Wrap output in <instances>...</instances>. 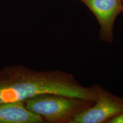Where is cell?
<instances>
[{"label": "cell", "instance_id": "1", "mask_svg": "<svg viewBox=\"0 0 123 123\" xmlns=\"http://www.w3.org/2000/svg\"><path fill=\"white\" fill-rule=\"evenodd\" d=\"M101 87H85L64 71H37L22 65L6 66L0 71V104L24 101L43 94H55L96 102Z\"/></svg>", "mask_w": 123, "mask_h": 123}, {"label": "cell", "instance_id": "2", "mask_svg": "<svg viewBox=\"0 0 123 123\" xmlns=\"http://www.w3.org/2000/svg\"><path fill=\"white\" fill-rule=\"evenodd\" d=\"M26 108L48 123H68L94 102L55 94H43L24 101Z\"/></svg>", "mask_w": 123, "mask_h": 123}, {"label": "cell", "instance_id": "3", "mask_svg": "<svg viewBox=\"0 0 123 123\" xmlns=\"http://www.w3.org/2000/svg\"><path fill=\"white\" fill-rule=\"evenodd\" d=\"M123 112V98L101 88L98 99L75 115L68 123H106Z\"/></svg>", "mask_w": 123, "mask_h": 123}, {"label": "cell", "instance_id": "4", "mask_svg": "<svg viewBox=\"0 0 123 123\" xmlns=\"http://www.w3.org/2000/svg\"><path fill=\"white\" fill-rule=\"evenodd\" d=\"M90 9L100 25L101 40L112 43L113 27L117 16L123 12L122 0H79Z\"/></svg>", "mask_w": 123, "mask_h": 123}, {"label": "cell", "instance_id": "5", "mask_svg": "<svg viewBox=\"0 0 123 123\" xmlns=\"http://www.w3.org/2000/svg\"><path fill=\"white\" fill-rule=\"evenodd\" d=\"M39 115L26 108L24 101L0 104V123H43Z\"/></svg>", "mask_w": 123, "mask_h": 123}, {"label": "cell", "instance_id": "6", "mask_svg": "<svg viewBox=\"0 0 123 123\" xmlns=\"http://www.w3.org/2000/svg\"><path fill=\"white\" fill-rule=\"evenodd\" d=\"M106 123H123V112L108 120Z\"/></svg>", "mask_w": 123, "mask_h": 123}, {"label": "cell", "instance_id": "7", "mask_svg": "<svg viewBox=\"0 0 123 123\" xmlns=\"http://www.w3.org/2000/svg\"><path fill=\"white\" fill-rule=\"evenodd\" d=\"M122 2H123V0H122Z\"/></svg>", "mask_w": 123, "mask_h": 123}]
</instances>
